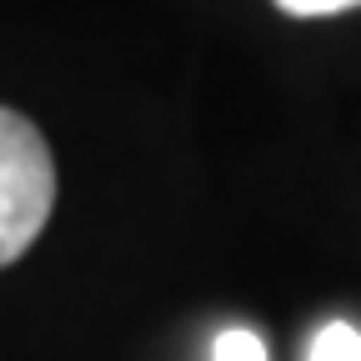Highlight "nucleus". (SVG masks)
<instances>
[{
    "mask_svg": "<svg viewBox=\"0 0 361 361\" xmlns=\"http://www.w3.org/2000/svg\"><path fill=\"white\" fill-rule=\"evenodd\" d=\"M51 206H56L51 146L25 116L0 111V266L30 251V241L51 221Z\"/></svg>",
    "mask_w": 361,
    "mask_h": 361,
    "instance_id": "f257e3e1",
    "label": "nucleus"
},
{
    "mask_svg": "<svg viewBox=\"0 0 361 361\" xmlns=\"http://www.w3.org/2000/svg\"><path fill=\"white\" fill-rule=\"evenodd\" d=\"M306 361H361V326L351 322H326L311 336Z\"/></svg>",
    "mask_w": 361,
    "mask_h": 361,
    "instance_id": "f03ea898",
    "label": "nucleus"
},
{
    "mask_svg": "<svg viewBox=\"0 0 361 361\" xmlns=\"http://www.w3.org/2000/svg\"><path fill=\"white\" fill-rule=\"evenodd\" d=\"M211 361H266V346L246 326H226L216 336V346H211Z\"/></svg>",
    "mask_w": 361,
    "mask_h": 361,
    "instance_id": "7ed1b4c3",
    "label": "nucleus"
},
{
    "mask_svg": "<svg viewBox=\"0 0 361 361\" xmlns=\"http://www.w3.org/2000/svg\"><path fill=\"white\" fill-rule=\"evenodd\" d=\"M286 16H336V11H351L361 0H276Z\"/></svg>",
    "mask_w": 361,
    "mask_h": 361,
    "instance_id": "20e7f679",
    "label": "nucleus"
}]
</instances>
